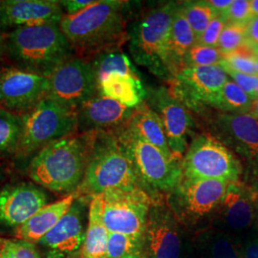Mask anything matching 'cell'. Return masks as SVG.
<instances>
[{
	"mask_svg": "<svg viewBox=\"0 0 258 258\" xmlns=\"http://www.w3.org/2000/svg\"><path fill=\"white\" fill-rule=\"evenodd\" d=\"M94 132L76 133L42 148L28 165L35 184L56 194H74L83 181Z\"/></svg>",
	"mask_w": 258,
	"mask_h": 258,
	"instance_id": "6da1fadb",
	"label": "cell"
},
{
	"mask_svg": "<svg viewBox=\"0 0 258 258\" xmlns=\"http://www.w3.org/2000/svg\"><path fill=\"white\" fill-rule=\"evenodd\" d=\"M136 188L144 189L116 132H94L91 154L83 181L74 194L76 197L90 203L94 197L108 190Z\"/></svg>",
	"mask_w": 258,
	"mask_h": 258,
	"instance_id": "7a4b0ae2",
	"label": "cell"
},
{
	"mask_svg": "<svg viewBox=\"0 0 258 258\" xmlns=\"http://www.w3.org/2000/svg\"><path fill=\"white\" fill-rule=\"evenodd\" d=\"M128 2L98 0L73 15H65L59 27L74 49L94 55L120 49L125 40V12Z\"/></svg>",
	"mask_w": 258,
	"mask_h": 258,
	"instance_id": "3957f363",
	"label": "cell"
},
{
	"mask_svg": "<svg viewBox=\"0 0 258 258\" xmlns=\"http://www.w3.org/2000/svg\"><path fill=\"white\" fill-rule=\"evenodd\" d=\"M58 24L17 28L6 37V53L15 66L49 77L74 54Z\"/></svg>",
	"mask_w": 258,
	"mask_h": 258,
	"instance_id": "277c9868",
	"label": "cell"
},
{
	"mask_svg": "<svg viewBox=\"0 0 258 258\" xmlns=\"http://www.w3.org/2000/svg\"><path fill=\"white\" fill-rule=\"evenodd\" d=\"M179 2H166L144 13L130 28L129 50L134 61L165 80L172 78L168 39Z\"/></svg>",
	"mask_w": 258,
	"mask_h": 258,
	"instance_id": "5b68a950",
	"label": "cell"
},
{
	"mask_svg": "<svg viewBox=\"0 0 258 258\" xmlns=\"http://www.w3.org/2000/svg\"><path fill=\"white\" fill-rule=\"evenodd\" d=\"M128 154L144 189L154 200L159 192H171L184 178L183 158L166 156L125 126L115 131Z\"/></svg>",
	"mask_w": 258,
	"mask_h": 258,
	"instance_id": "8992f818",
	"label": "cell"
},
{
	"mask_svg": "<svg viewBox=\"0 0 258 258\" xmlns=\"http://www.w3.org/2000/svg\"><path fill=\"white\" fill-rule=\"evenodd\" d=\"M24 127L15 159L30 161L42 148L56 140L78 133L77 112L46 97L23 114Z\"/></svg>",
	"mask_w": 258,
	"mask_h": 258,
	"instance_id": "52a82bcc",
	"label": "cell"
},
{
	"mask_svg": "<svg viewBox=\"0 0 258 258\" xmlns=\"http://www.w3.org/2000/svg\"><path fill=\"white\" fill-rule=\"evenodd\" d=\"M228 182L184 177L168 194L167 207L178 222L188 230L203 231L212 224L226 194Z\"/></svg>",
	"mask_w": 258,
	"mask_h": 258,
	"instance_id": "ba28073f",
	"label": "cell"
},
{
	"mask_svg": "<svg viewBox=\"0 0 258 258\" xmlns=\"http://www.w3.org/2000/svg\"><path fill=\"white\" fill-rule=\"evenodd\" d=\"M239 159L211 134L197 135L183 157L184 177L239 182L242 174Z\"/></svg>",
	"mask_w": 258,
	"mask_h": 258,
	"instance_id": "9c48e42d",
	"label": "cell"
},
{
	"mask_svg": "<svg viewBox=\"0 0 258 258\" xmlns=\"http://www.w3.org/2000/svg\"><path fill=\"white\" fill-rule=\"evenodd\" d=\"M103 222L109 233L144 236L148 215L155 203L142 188L132 190H108L101 194Z\"/></svg>",
	"mask_w": 258,
	"mask_h": 258,
	"instance_id": "30bf717a",
	"label": "cell"
},
{
	"mask_svg": "<svg viewBox=\"0 0 258 258\" xmlns=\"http://www.w3.org/2000/svg\"><path fill=\"white\" fill-rule=\"evenodd\" d=\"M48 79L47 97L76 112L99 94L92 64L90 60L83 57L72 56Z\"/></svg>",
	"mask_w": 258,
	"mask_h": 258,
	"instance_id": "8fae6325",
	"label": "cell"
},
{
	"mask_svg": "<svg viewBox=\"0 0 258 258\" xmlns=\"http://www.w3.org/2000/svg\"><path fill=\"white\" fill-rule=\"evenodd\" d=\"M229 80L219 65L182 67L168 81V90L186 108L200 112L210 105Z\"/></svg>",
	"mask_w": 258,
	"mask_h": 258,
	"instance_id": "7c38bea8",
	"label": "cell"
},
{
	"mask_svg": "<svg viewBox=\"0 0 258 258\" xmlns=\"http://www.w3.org/2000/svg\"><path fill=\"white\" fill-rule=\"evenodd\" d=\"M184 228L168 207L152 205L145 233L147 258H188L192 246L186 242Z\"/></svg>",
	"mask_w": 258,
	"mask_h": 258,
	"instance_id": "4fadbf2b",
	"label": "cell"
},
{
	"mask_svg": "<svg viewBox=\"0 0 258 258\" xmlns=\"http://www.w3.org/2000/svg\"><path fill=\"white\" fill-rule=\"evenodd\" d=\"M210 134L247 161L252 174L258 173V120L248 113L218 112L209 118Z\"/></svg>",
	"mask_w": 258,
	"mask_h": 258,
	"instance_id": "5bb4252c",
	"label": "cell"
},
{
	"mask_svg": "<svg viewBox=\"0 0 258 258\" xmlns=\"http://www.w3.org/2000/svg\"><path fill=\"white\" fill-rule=\"evenodd\" d=\"M257 196L242 182L228 184L226 194L215 212L212 228L241 240L256 226Z\"/></svg>",
	"mask_w": 258,
	"mask_h": 258,
	"instance_id": "9a60e30c",
	"label": "cell"
},
{
	"mask_svg": "<svg viewBox=\"0 0 258 258\" xmlns=\"http://www.w3.org/2000/svg\"><path fill=\"white\" fill-rule=\"evenodd\" d=\"M49 79L18 66L0 67V107L25 114L46 98Z\"/></svg>",
	"mask_w": 258,
	"mask_h": 258,
	"instance_id": "2e32d148",
	"label": "cell"
},
{
	"mask_svg": "<svg viewBox=\"0 0 258 258\" xmlns=\"http://www.w3.org/2000/svg\"><path fill=\"white\" fill-rule=\"evenodd\" d=\"M46 189L33 182L0 186V232H15L49 202Z\"/></svg>",
	"mask_w": 258,
	"mask_h": 258,
	"instance_id": "e0dca14e",
	"label": "cell"
},
{
	"mask_svg": "<svg viewBox=\"0 0 258 258\" xmlns=\"http://www.w3.org/2000/svg\"><path fill=\"white\" fill-rule=\"evenodd\" d=\"M148 105L162 120L166 140L171 152L183 158L188 148V138L192 132L194 120L189 109L178 101L166 87L151 90Z\"/></svg>",
	"mask_w": 258,
	"mask_h": 258,
	"instance_id": "ac0fdd59",
	"label": "cell"
},
{
	"mask_svg": "<svg viewBox=\"0 0 258 258\" xmlns=\"http://www.w3.org/2000/svg\"><path fill=\"white\" fill-rule=\"evenodd\" d=\"M87 201L76 197L68 212L55 227L39 240L45 258H65L79 251L85 239Z\"/></svg>",
	"mask_w": 258,
	"mask_h": 258,
	"instance_id": "d6986e66",
	"label": "cell"
},
{
	"mask_svg": "<svg viewBox=\"0 0 258 258\" xmlns=\"http://www.w3.org/2000/svg\"><path fill=\"white\" fill-rule=\"evenodd\" d=\"M60 2L55 0L0 1V29L3 33L39 24H58L64 17Z\"/></svg>",
	"mask_w": 258,
	"mask_h": 258,
	"instance_id": "ffe728a7",
	"label": "cell"
},
{
	"mask_svg": "<svg viewBox=\"0 0 258 258\" xmlns=\"http://www.w3.org/2000/svg\"><path fill=\"white\" fill-rule=\"evenodd\" d=\"M134 110L98 94L77 111L78 132L117 131L126 125Z\"/></svg>",
	"mask_w": 258,
	"mask_h": 258,
	"instance_id": "44dd1931",
	"label": "cell"
},
{
	"mask_svg": "<svg viewBox=\"0 0 258 258\" xmlns=\"http://www.w3.org/2000/svg\"><path fill=\"white\" fill-rule=\"evenodd\" d=\"M75 198V194H69L58 201L41 208L14 232L15 237L37 244L68 212Z\"/></svg>",
	"mask_w": 258,
	"mask_h": 258,
	"instance_id": "7402d4cb",
	"label": "cell"
},
{
	"mask_svg": "<svg viewBox=\"0 0 258 258\" xmlns=\"http://www.w3.org/2000/svg\"><path fill=\"white\" fill-rule=\"evenodd\" d=\"M109 231L103 222V203L101 195L89 203L85 239L73 258H106Z\"/></svg>",
	"mask_w": 258,
	"mask_h": 258,
	"instance_id": "603a6c76",
	"label": "cell"
},
{
	"mask_svg": "<svg viewBox=\"0 0 258 258\" xmlns=\"http://www.w3.org/2000/svg\"><path fill=\"white\" fill-rule=\"evenodd\" d=\"M98 86L100 95L129 108H136L148 95L140 77L133 75L113 73L102 79Z\"/></svg>",
	"mask_w": 258,
	"mask_h": 258,
	"instance_id": "cb8c5ba5",
	"label": "cell"
},
{
	"mask_svg": "<svg viewBox=\"0 0 258 258\" xmlns=\"http://www.w3.org/2000/svg\"><path fill=\"white\" fill-rule=\"evenodd\" d=\"M125 127L144 141L159 148L166 156H175L168 146L162 120L156 112L148 106V103L144 102L135 108Z\"/></svg>",
	"mask_w": 258,
	"mask_h": 258,
	"instance_id": "d4e9b609",
	"label": "cell"
},
{
	"mask_svg": "<svg viewBox=\"0 0 258 258\" xmlns=\"http://www.w3.org/2000/svg\"><path fill=\"white\" fill-rule=\"evenodd\" d=\"M192 249L199 258H242L239 240L212 227L196 232Z\"/></svg>",
	"mask_w": 258,
	"mask_h": 258,
	"instance_id": "484cf974",
	"label": "cell"
},
{
	"mask_svg": "<svg viewBox=\"0 0 258 258\" xmlns=\"http://www.w3.org/2000/svg\"><path fill=\"white\" fill-rule=\"evenodd\" d=\"M196 44L197 37L194 30L180 11V7H178L168 39V60L172 70V77L183 67L184 56Z\"/></svg>",
	"mask_w": 258,
	"mask_h": 258,
	"instance_id": "4316f807",
	"label": "cell"
},
{
	"mask_svg": "<svg viewBox=\"0 0 258 258\" xmlns=\"http://www.w3.org/2000/svg\"><path fill=\"white\" fill-rule=\"evenodd\" d=\"M24 127L23 114L0 107V159L15 156Z\"/></svg>",
	"mask_w": 258,
	"mask_h": 258,
	"instance_id": "83f0119b",
	"label": "cell"
},
{
	"mask_svg": "<svg viewBox=\"0 0 258 258\" xmlns=\"http://www.w3.org/2000/svg\"><path fill=\"white\" fill-rule=\"evenodd\" d=\"M98 83L104 77L113 73H123L140 77L137 68L132 64L128 56L120 49L108 50L93 55L90 60Z\"/></svg>",
	"mask_w": 258,
	"mask_h": 258,
	"instance_id": "f1b7e54d",
	"label": "cell"
},
{
	"mask_svg": "<svg viewBox=\"0 0 258 258\" xmlns=\"http://www.w3.org/2000/svg\"><path fill=\"white\" fill-rule=\"evenodd\" d=\"M253 99L239 86L229 80L209 106L222 113H249Z\"/></svg>",
	"mask_w": 258,
	"mask_h": 258,
	"instance_id": "f546056e",
	"label": "cell"
},
{
	"mask_svg": "<svg viewBox=\"0 0 258 258\" xmlns=\"http://www.w3.org/2000/svg\"><path fill=\"white\" fill-rule=\"evenodd\" d=\"M106 258H147L145 235L109 233Z\"/></svg>",
	"mask_w": 258,
	"mask_h": 258,
	"instance_id": "4dcf8cb0",
	"label": "cell"
},
{
	"mask_svg": "<svg viewBox=\"0 0 258 258\" xmlns=\"http://www.w3.org/2000/svg\"><path fill=\"white\" fill-rule=\"evenodd\" d=\"M179 7L197 39L202 36L212 19L217 17L208 1H185L179 3Z\"/></svg>",
	"mask_w": 258,
	"mask_h": 258,
	"instance_id": "1f68e13d",
	"label": "cell"
},
{
	"mask_svg": "<svg viewBox=\"0 0 258 258\" xmlns=\"http://www.w3.org/2000/svg\"><path fill=\"white\" fill-rule=\"evenodd\" d=\"M246 43V26L228 23L222 32L217 48L225 56L239 51L243 47H245Z\"/></svg>",
	"mask_w": 258,
	"mask_h": 258,
	"instance_id": "d6a6232c",
	"label": "cell"
},
{
	"mask_svg": "<svg viewBox=\"0 0 258 258\" xmlns=\"http://www.w3.org/2000/svg\"><path fill=\"white\" fill-rule=\"evenodd\" d=\"M256 56L257 55L249 49L246 43L245 47H243L239 51L225 55L219 66L229 68L243 74L256 76Z\"/></svg>",
	"mask_w": 258,
	"mask_h": 258,
	"instance_id": "836d02e7",
	"label": "cell"
},
{
	"mask_svg": "<svg viewBox=\"0 0 258 258\" xmlns=\"http://www.w3.org/2000/svg\"><path fill=\"white\" fill-rule=\"evenodd\" d=\"M224 55L217 47L194 45L184 56L183 67L215 66L220 64Z\"/></svg>",
	"mask_w": 258,
	"mask_h": 258,
	"instance_id": "e575fe53",
	"label": "cell"
},
{
	"mask_svg": "<svg viewBox=\"0 0 258 258\" xmlns=\"http://www.w3.org/2000/svg\"><path fill=\"white\" fill-rule=\"evenodd\" d=\"M0 258H42L37 245L25 240L0 237Z\"/></svg>",
	"mask_w": 258,
	"mask_h": 258,
	"instance_id": "d590c367",
	"label": "cell"
},
{
	"mask_svg": "<svg viewBox=\"0 0 258 258\" xmlns=\"http://www.w3.org/2000/svg\"><path fill=\"white\" fill-rule=\"evenodd\" d=\"M254 16L250 8L249 0H233L232 4L223 17L228 23H234L239 25H245L249 23V20Z\"/></svg>",
	"mask_w": 258,
	"mask_h": 258,
	"instance_id": "8d00e7d4",
	"label": "cell"
},
{
	"mask_svg": "<svg viewBox=\"0 0 258 258\" xmlns=\"http://www.w3.org/2000/svg\"><path fill=\"white\" fill-rule=\"evenodd\" d=\"M227 24L228 22L221 16L214 18L205 30L202 36L197 39V44L203 46L217 47L222 32Z\"/></svg>",
	"mask_w": 258,
	"mask_h": 258,
	"instance_id": "74e56055",
	"label": "cell"
},
{
	"mask_svg": "<svg viewBox=\"0 0 258 258\" xmlns=\"http://www.w3.org/2000/svg\"><path fill=\"white\" fill-rule=\"evenodd\" d=\"M221 67V66H220ZM226 72V74L231 77L233 83H236L242 90L249 95L254 100L255 89L258 83V76H251V75L243 74L236 71H233L226 67H221Z\"/></svg>",
	"mask_w": 258,
	"mask_h": 258,
	"instance_id": "f35d334b",
	"label": "cell"
},
{
	"mask_svg": "<svg viewBox=\"0 0 258 258\" xmlns=\"http://www.w3.org/2000/svg\"><path fill=\"white\" fill-rule=\"evenodd\" d=\"M242 258H258V228L249 231L240 240Z\"/></svg>",
	"mask_w": 258,
	"mask_h": 258,
	"instance_id": "ab89813d",
	"label": "cell"
},
{
	"mask_svg": "<svg viewBox=\"0 0 258 258\" xmlns=\"http://www.w3.org/2000/svg\"><path fill=\"white\" fill-rule=\"evenodd\" d=\"M247 45L258 55V16H254L246 26Z\"/></svg>",
	"mask_w": 258,
	"mask_h": 258,
	"instance_id": "60d3db41",
	"label": "cell"
},
{
	"mask_svg": "<svg viewBox=\"0 0 258 258\" xmlns=\"http://www.w3.org/2000/svg\"><path fill=\"white\" fill-rule=\"evenodd\" d=\"M66 16H73L82 12L95 2V0H63L59 1Z\"/></svg>",
	"mask_w": 258,
	"mask_h": 258,
	"instance_id": "b9f144b4",
	"label": "cell"
},
{
	"mask_svg": "<svg viewBox=\"0 0 258 258\" xmlns=\"http://www.w3.org/2000/svg\"><path fill=\"white\" fill-rule=\"evenodd\" d=\"M232 1L233 0H209L208 3L217 16L224 17L228 10L230 9Z\"/></svg>",
	"mask_w": 258,
	"mask_h": 258,
	"instance_id": "7bdbcfd3",
	"label": "cell"
},
{
	"mask_svg": "<svg viewBox=\"0 0 258 258\" xmlns=\"http://www.w3.org/2000/svg\"><path fill=\"white\" fill-rule=\"evenodd\" d=\"M3 34L4 33L0 29V60L4 55V53L6 52V37H4Z\"/></svg>",
	"mask_w": 258,
	"mask_h": 258,
	"instance_id": "ee69618b",
	"label": "cell"
},
{
	"mask_svg": "<svg viewBox=\"0 0 258 258\" xmlns=\"http://www.w3.org/2000/svg\"><path fill=\"white\" fill-rule=\"evenodd\" d=\"M248 114H249L251 117H253L254 119L258 120V99H254V100L252 101L250 110H249Z\"/></svg>",
	"mask_w": 258,
	"mask_h": 258,
	"instance_id": "f6af8a7d",
	"label": "cell"
},
{
	"mask_svg": "<svg viewBox=\"0 0 258 258\" xmlns=\"http://www.w3.org/2000/svg\"><path fill=\"white\" fill-rule=\"evenodd\" d=\"M250 8L253 16H258V0H251L250 1Z\"/></svg>",
	"mask_w": 258,
	"mask_h": 258,
	"instance_id": "bcb514c9",
	"label": "cell"
},
{
	"mask_svg": "<svg viewBox=\"0 0 258 258\" xmlns=\"http://www.w3.org/2000/svg\"><path fill=\"white\" fill-rule=\"evenodd\" d=\"M6 178V171L4 170V168L0 166V183Z\"/></svg>",
	"mask_w": 258,
	"mask_h": 258,
	"instance_id": "7dc6e473",
	"label": "cell"
},
{
	"mask_svg": "<svg viewBox=\"0 0 258 258\" xmlns=\"http://www.w3.org/2000/svg\"><path fill=\"white\" fill-rule=\"evenodd\" d=\"M255 70H256V76H258V55L256 56V62H255Z\"/></svg>",
	"mask_w": 258,
	"mask_h": 258,
	"instance_id": "c3c4849f",
	"label": "cell"
},
{
	"mask_svg": "<svg viewBox=\"0 0 258 258\" xmlns=\"http://www.w3.org/2000/svg\"><path fill=\"white\" fill-rule=\"evenodd\" d=\"M254 99H258V83L256 85V89H255V95H254Z\"/></svg>",
	"mask_w": 258,
	"mask_h": 258,
	"instance_id": "681fc988",
	"label": "cell"
},
{
	"mask_svg": "<svg viewBox=\"0 0 258 258\" xmlns=\"http://www.w3.org/2000/svg\"><path fill=\"white\" fill-rule=\"evenodd\" d=\"M256 210H257V218H256V222H257V228H258V196H257V199H256Z\"/></svg>",
	"mask_w": 258,
	"mask_h": 258,
	"instance_id": "f907efd6",
	"label": "cell"
},
{
	"mask_svg": "<svg viewBox=\"0 0 258 258\" xmlns=\"http://www.w3.org/2000/svg\"><path fill=\"white\" fill-rule=\"evenodd\" d=\"M194 257H195V258H199V257H198V256H194ZM188 258H192V256H191V255H190V256H189V257H188Z\"/></svg>",
	"mask_w": 258,
	"mask_h": 258,
	"instance_id": "816d5d0a",
	"label": "cell"
},
{
	"mask_svg": "<svg viewBox=\"0 0 258 258\" xmlns=\"http://www.w3.org/2000/svg\"><path fill=\"white\" fill-rule=\"evenodd\" d=\"M68 258H73V257H72V256H69V257H68Z\"/></svg>",
	"mask_w": 258,
	"mask_h": 258,
	"instance_id": "f5cc1de1",
	"label": "cell"
}]
</instances>
